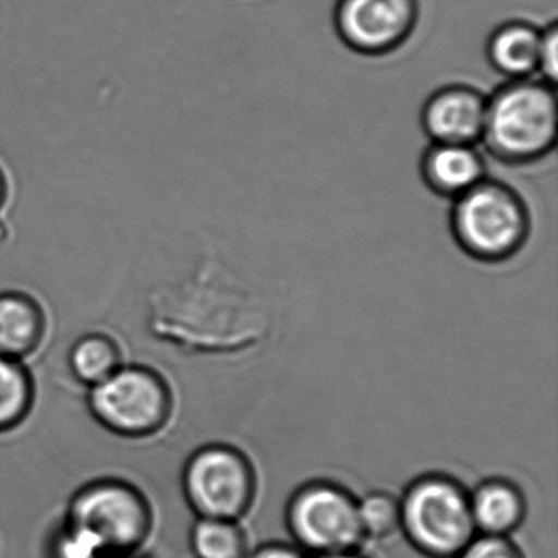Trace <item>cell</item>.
Segmentation results:
<instances>
[{
  "label": "cell",
  "mask_w": 558,
  "mask_h": 558,
  "mask_svg": "<svg viewBox=\"0 0 558 558\" xmlns=\"http://www.w3.org/2000/svg\"><path fill=\"white\" fill-rule=\"evenodd\" d=\"M558 100L554 84L538 77L508 81L486 102L480 142L509 166L542 161L557 145Z\"/></svg>",
  "instance_id": "obj_1"
},
{
  "label": "cell",
  "mask_w": 558,
  "mask_h": 558,
  "mask_svg": "<svg viewBox=\"0 0 558 558\" xmlns=\"http://www.w3.org/2000/svg\"><path fill=\"white\" fill-rule=\"evenodd\" d=\"M449 223L457 246L482 264L508 263L518 256L532 230L522 195L489 178L452 201Z\"/></svg>",
  "instance_id": "obj_2"
},
{
  "label": "cell",
  "mask_w": 558,
  "mask_h": 558,
  "mask_svg": "<svg viewBox=\"0 0 558 558\" xmlns=\"http://www.w3.org/2000/svg\"><path fill=\"white\" fill-rule=\"evenodd\" d=\"M400 532L427 558H457L476 535L469 489L446 473H426L404 488Z\"/></svg>",
  "instance_id": "obj_3"
},
{
  "label": "cell",
  "mask_w": 558,
  "mask_h": 558,
  "mask_svg": "<svg viewBox=\"0 0 558 558\" xmlns=\"http://www.w3.org/2000/svg\"><path fill=\"white\" fill-rule=\"evenodd\" d=\"M94 420L116 436L146 439L165 429L174 410L171 387L145 365H125L96 387L87 388Z\"/></svg>",
  "instance_id": "obj_4"
},
{
  "label": "cell",
  "mask_w": 558,
  "mask_h": 558,
  "mask_svg": "<svg viewBox=\"0 0 558 558\" xmlns=\"http://www.w3.org/2000/svg\"><path fill=\"white\" fill-rule=\"evenodd\" d=\"M153 508L132 483H87L71 499L66 522L89 535L106 555L136 554L153 532Z\"/></svg>",
  "instance_id": "obj_5"
},
{
  "label": "cell",
  "mask_w": 558,
  "mask_h": 558,
  "mask_svg": "<svg viewBox=\"0 0 558 558\" xmlns=\"http://www.w3.org/2000/svg\"><path fill=\"white\" fill-rule=\"evenodd\" d=\"M286 524L293 544L310 557L359 550L365 541L357 498L328 480H313L293 492Z\"/></svg>",
  "instance_id": "obj_6"
},
{
  "label": "cell",
  "mask_w": 558,
  "mask_h": 558,
  "mask_svg": "<svg viewBox=\"0 0 558 558\" xmlns=\"http://www.w3.org/2000/svg\"><path fill=\"white\" fill-rule=\"evenodd\" d=\"M182 492L197 518L241 521L256 499V470L236 447L208 444L185 462Z\"/></svg>",
  "instance_id": "obj_7"
},
{
  "label": "cell",
  "mask_w": 558,
  "mask_h": 558,
  "mask_svg": "<svg viewBox=\"0 0 558 558\" xmlns=\"http://www.w3.org/2000/svg\"><path fill=\"white\" fill-rule=\"evenodd\" d=\"M420 22V0H338L335 28L339 40L362 57L380 58L400 50Z\"/></svg>",
  "instance_id": "obj_8"
},
{
  "label": "cell",
  "mask_w": 558,
  "mask_h": 558,
  "mask_svg": "<svg viewBox=\"0 0 558 558\" xmlns=\"http://www.w3.org/2000/svg\"><path fill=\"white\" fill-rule=\"evenodd\" d=\"M488 97L469 84H449L430 94L421 126L430 143L476 145L482 140Z\"/></svg>",
  "instance_id": "obj_9"
},
{
  "label": "cell",
  "mask_w": 558,
  "mask_h": 558,
  "mask_svg": "<svg viewBox=\"0 0 558 558\" xmlns=\"http://www.w3.org/2000/svg\"><path fill=\"white\" fill-rule=\"evenodd\" d=\"M421 178L433 194L456 201L488 178L485 159L475 145L430 143L421 156Z\"/></svg>",
  "instance_id": "obj_10"
},
{
  "label": "cell",
  "mask_w": 558,
  "mask_h": 558,
  "mask_svg": "<svg viewBox=\"0 0 558 558\" xmlns=\"http://www.w3.org/2000/svg\"><path fill=\"white\" fill-rule=\"evenodd\" d=\"M476 534L509 537L527 514L524 493L511 480L488 478L469 492Z\"/></svg>",
  "instance_id": "obj_11"
},
{
  "label": "cell",
  "mask_w": 558,
  "mask_h": 558,
  "mask_svg": "<svg viewBox=\"0 0 558 558\" xmlns=\"http://www.w3.org/2000/svg\"><path fill=\"white\" fill-rule=\"evenodd\" d=\"M542 28L525 21L498 25L486 40L489 66L508 81L527 80L538 74Z\"/></svg>",
  "instance_id": "obj_12"
},
{
  "label": "cell",
  "mask_w": 558,
  "mask_h": 558,
  "mask_svg": "<svg viewBox=\"0 0 558 558\" xmlns=\"http://www.w3.org/2000/svg\"><path fill=\"white\" fill-rule=\"evenodd\" d=\"M47 336L44 306L24 292L0 293V355L24 362Z\"/></svg>",
  "instance_id": "obj_13"
},
{
  "label": "cell",
  "mask_w": 558,
  "mask_h": 558,
  "mask_svg": "<svg viewBox=\"0 0 558 558\" xmlns=\"http://www.w3.org/2000/svg\"><path fill=\"white\" fill-rule=\"evenodd\" d=\"M123 365L119 344L104 332H90L74 342L70 351L73 377L86 388L96 387Z\"/></svg>",
  "instance_id": "obj_14"
},
{
  "label": "cell",
  "mask_w": 558,
  "mask_h": 558,
  "mask_svg": "<svg viewBox=\"0 0 558 558\" xmlns=\"http://www.w3.org/2000/svg\"><path fill=\"white\" fill-rule=\"evenodd\" d=\"M34 401V378L24 362L0 355V434L21 426Z\"/></svg>",
  "instance_id": "obj_15"
},
{
  "label": "cell",
  "mask_w": 558,
  "mask_h": 558,
  "mask_svg": "<svg viewBox=\"0 0 558 558\" xmlns=\"http://www.w3.org/2000/svg\"><path fill=\"white\" fill-rule=\"evenodd\" d=\"M195 558H246L247 537L240 521L197 518L191 529Z\"/></svg>",
  "instance_id": "obj_16"
},
{
  "label": "cell",
  "mask_w": 558,
  "mask_h": 558,
  "mask_svg": "<svg viewBox=\"0 0 558 558\" xmlns=\"http://www.w3.org/2000/svg\"><path fill=\"white\" fill-rule=\"evenodd\" d=\"M365 538H387L400 532V499L388 492H371L357 499Z\"/></svg>",
  "instance_id": "obj_17"
},
{
  "label": "cell",
  "mask_w": 558,
  "mask_h": 558,
  "mask_svg": "<svg viewBox=\"0 0 558 558\" xmlns=\"http://www.w3.org/2000/svg\"><path fill=\"white\" fill-rule=\"evenodd\" d=\"M53 558H106V551L81 529L68 524L64 521L63 527L54 538L53 548H51Z\"/></svg>",
  "instance_id": "obj_18"
},
{
  "label": "cell",
  "mask_w": 558,
  "mask_h": 558,
  "mask_svg": "<svg viewBox=\"0 0 558 558\" xmlns=\"http://www.w3.org/2000/svg\"><path fill=\"white\" fill-rule=\"evenodd\" d=\"M457 558H524V555L509 537L476 534Z\"/></svg>",
  "instance_id": "obj_19"
},
{
  "label": "cell",
  "mask_w": 558,
  "mask_h": 558,
  "mask_svg": "<svg viewBox=\"0 0 558 558\" xmlns=\"http://www.w3.org/2000/svg\"><path fill=\"white\" fill-rule=\"evenodd\" d=\"M538 74L541 80L547 83H557L558 76V27L557 22H551L542 28L541 61H538Z\"/></svg>",
  "instance_id": "obj_20"
},
{
  "label": "cell",
  "mask_w": 558,
  "mask_h": 558,
  "mask_svg": "<svg viewBox=\"0 0 558 558\" xmlns=\"http://www.w3.org/2000/svg\"><path fill=\"white\" fill-rule=\"evenodd\" d=\"M246 558H310V555L295 544L270 542V544L260 545L256 550L247 551Z\"/></svg>",
  "instance_id": "obj_21"
},
{
  "label": "cell",
  "mask_w": 558,
  "mask_h": 558,
  "mask_svg": "<svg viewBox=\"0 0 558 558\" xmlns=\"http://www.w3.org/2000/svg\"><path fill=\"white\" fill-rule=\"evenodd\" d=\"M9 201V181L5 172L0 168V215L4 211Z\"/></svg>",
  "instance_id": "obj_22"
},
{
  "label": "cell",
  "mask_w": 558,
  "mask_h": 558,
  "mask_svg": "<svg viewBox=\"0 0 558 558\" xmlns=\"http://www.w3.org/2000/svg\"><path fill=\"white\" fill-rule=\"evenodd\" d=\"M310 558H365L359 554V550L352 551H341V554H328V555H315V557Z\"/></svg>",
  "instance_id": "obj_23"
},
{
  "label": "cell",
  "mask_w": 558,
  "mask_h": 558,
  "mask_svg": "<svg viewBox=\"0 0 558 558\" xmlns=\"http://www.w3.org/2000/svg\"><path fill=\"white\" fill-rule=\"evenodd\" d=\"M106 558H143V557H140L138 551H136V554L107 555Z\"/></svg>",
  "instance_id": "obj_24"
}]
</instances>
